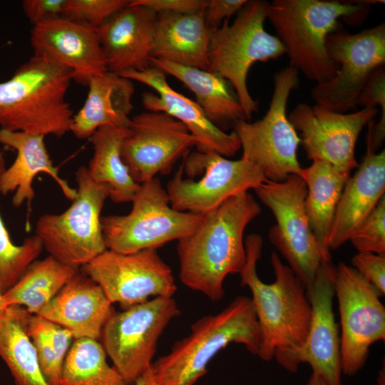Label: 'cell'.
Instances as JSON below:
<instances>
[{
    "label": "cell",
    "mask_w": 385,
    "mask_h": 385,
    "mask_svg": "<svg viewBox=\"0 0 385 385\" xmlns=\"http://www.w3.org/2000/svg\"><path fill=\"white\" fill-rule=\"evenodd\" d=\"M134 385H159V384L155 381L153 371L151 370V368H150L135 381Z\"/></svg>",
    "instance_id": "42"
},
{
    "label": "cell",
    "mask_w": 385,
    "mask_h": 385,
    "mask_svg": "<svg viewBox=\"0 0 385 385\" xmlns=\"http://www.w3.org/2000/svg\"><path fill=\"white\" fill-rule=\"evenodd\" d=\"M1 295H2V294H1V292H0V309H1Z\"/></svg>",
    "instance_id": "45"
},
{
    "label": "cell",
    "mask_w": 385,
    "mask_h": 385,
    "mask_svg": "<svg viewBox=\"0 0 385 385\" xmlns=\"http://www.w3.org/2000/svg\"><path fill=\"white\" fill-rule=\"evenodd\" d=\"M131 4L143 5L154 10L157 14L171 12L190 14L197 12L206 6L203 0H132Z\"/></svg>",
    "instance_id": "41"
},
{
    "label": "cell",
    "mask_w": 385,
    "mask_h": 385,
    "mask_svg": "<svg viewBox=\"0 0 385 385\" xmlns=\"http://www.w3.org/2000/svg\"><path fill=\"white\" fill-rule=\"evenodd\" d=\"M128 214L101 217L107 250L130 253L158 247L191 233L203 215L174 210L167 191L155 177L140 184Z\"/></svg>",
    "instance_id": "9"
},
{
    "label": "cell",
    "mask_w": 385,
    "mask_h": 385,
    "mask_svg": "<svg viewBox=\"0 0 385 385\" xmlns=\"http://www.w3.org/2000/svg\"><path fill=\"white\" fill-rule=\"evenodd\" d=\"M0 153H1V152H0Z\"/></svg>",
    "instance_id": "46"
},
{
    "label": "cell",
    "mask_w": 385,
    "mask_h": 385,
    "mask_svg": "<svg viewBox=\"0 0 385 385\" xmlns=\"http://www.w3.org/2000/svg\"><path fill=\"white\" fill-rule=\"evenodd\" d=\"M356 105L366 108L379 106L381 116L378 123L371 120L368 124L366 149L376 153L385 138V66H380L371 74L361 91Z\"/></svg>",
    "instance_id": "34"
},
{
    "label": "cell",
    "mask_w": 385,
    "mask_h": 385,
    "mask_svg": "<svg viewBox=\"0 0 385 385\" xmlns=\"http://www.w3.org/2000/svg\"><path fill=\"white\" fill-rule=\"evenodd\" d=\"M75 179L77 194L71 205L61 213L39 217L35 235L50 256L79 270L107 250L101 212L110 190L94 182L85 166L78 168Z\"/></svg>",
    "instance_id": "7"
},
{
    "label": "cell",
    "mask_w": 385,
    "mask_h": 385,
    "mask_svg": "<svg viewBox=\"0 0 385 385\" xmlns=\"http://www.w3.org/2000/svg\"><path fill=\"white\" fill-rule=\"evenodd\" d=\"M34 55L43 57L72 72L73 80L87 86L94 76L108 71L96 29L64 17L32 27Z\"/></svg>",
    "instance_id": "20"
},
{
    "label": "cell",
    "mask_w": 385,
    "mask_h": 385,
    "mask_svg": "<svg viewBox=\"0 0 385 385\" xmlns=\"http://www.w3.org/2000/svg\"><path fill=\"white\" fill-rule=\"evenodd\" d=\"M115 312L101 287L78 272L36 315L66 329L74 339L98 340Z\"/></svg>",
    "instance_id": "22"
},
{
    "label": "cell",
    "mask_w": 385,
    "mask_h": 385,
    "mask_svg": "<svg viewBox=\"0 0 385 385\" xmlns=\"http://www.w3.org/2000/svg\"><path fill=\"white\" fill-rule=\"evenodd\" d=\"M247 0H210L205 6V21L210 30L220 27L247 3Z\"/></svg>",
    "instance_id": "40"
},
{
    "label": "cell",
    "mask_w": 385,
    "mask_h": 385,
    "mask_svg": "<svg viewBox=\"0 0 385 385\" xmlns=\"http://www.w3.org/2000/svg\"><path fill=\"white\" fill-rule=\"evenodd\" d=\"M151 66L171 75L195 94L196 103L207 118L220 129L247 120L231 83L219 73L151 58Z\"/></svg>",
    "instance_id": "27"
},
{
    "label": "cell",
    "mask_w": 385,
    "mask_h": 385,
    "mask_svg": "<svg viewBox=\"0 0 385 385\" xmlns=\"http://www.w3.org/2000/svg\"><path fill=\"white\" fill-rule=\"evenodd\" d=\"M78 272V270L50 255L43 260H36L20 279L1 295V308L19 306L32 314H38Z\"/></svg>",
    "instance_id": "30"
},
{
    "label": "cell",
    "mask_w": 385,
    "mask_h": 385,
    "mask_svg": "<svg viewBox=\"0 0 385 385\" xmlns=\"http://www.w3.org/2000/svg\"><path fill=\"white\" fill-rule=\"evenodd\" d=\"M128 128L103 126L88 138L93 149L86 167L91 178L110 190L115 203L132 202L140 188L131 177L121 157V147Z\"/></svg>",
    "instance_id": "29"
},
{
    "label": "cell",
    "mask_w": 385,
    "mask_h": 385,
    "mask_svg": "<svg viewBox=\"0 0 385 385\" xmlns=\"http://www.w3.org/2000/svg\"><path fill=\"white\" fill-rule=\"evenodd\" d=\"M83 106L73 116L70 131L78 139H88L103 126L128 128L135 92L133 81L106 71L93 76L88 83Z\"/></svg>",
    "instance_id": "26"
},
{
    "label": "cell",
    "mask_w": 385,
    "mask_h": 385,
    "mask_svg": "<svg viewBox=\"0 0 385 385\" xmlns=\"http://www.w3.org/2000/svg\"><path fill=\"white\" fill-rule=\"evenodd\" d=\"M129 2L128 0H66L62 17L96 29Z\"/></svg>",
    "instance_id": "35"
},
{
    "label": "cell",
    "mask_w": 385,
    "mask_h": 385,
    "mask_svg": "<svg viewBox=\"0 0 385 385\" xmlns=\"http://www.w3.org/2000/svg\"><path fill=\"white\" fill-rule=\"evenodd\" d=\"M385 193V151L366 150L363 160L344 185L328 239L336 250L359 227Z\"/></svg>",
    "instance_id": "23"
},
{
    "label": "cell",
    "mask_w": 385,
    "mask_h": 385,
    "mask_svg": "<svg viewBox=\"0 0 385 385\" xmlns=\"http://www.w3.org/2000/svg\"><path fill=\"white\" fill-rule=\"evenodd\" d=\"M307 385H328L323 378L316 372H312Z\"/></svg>",
    "instance_id": "43"
},
{
    "label": "cell",
    "mask_w": 385,
    "mask_h": 385,
    "mask_svg": "<svg viewBox=\"0 0 385 385\" xmlns=\"http://www.w3.org/2000/svg\"><path fill=\"white\" fill-rule=\"evenodd\" d=\"M260 340L252 302L237 296L219 313L195 322L190 333L153 361L150 368L159 385H194L206 374L214 356L229 344H242L257 355Z\"/></svg>",
    "instance_id": "5"
},
{
    "label": "cell",
    "mask_w": 385,
    "mask_h": 385,
    "mask_svg": "<svg viewBox=\"0 0 385 385\" xmlns=\"http://www.w3.org/2000/svg\"><path fill=\"white\" fill-rule=\"evenodd\" d=\"M299 83V71L287 66L274 76L269 108L260 120H240L234 126L242 158L255 165L268 181L282 182L290 175L302 176L297 159L300 138L287 116L289 96Z\"/></svg>",
    "instance_id": "8"
},
{
    "label": "cell",
    "mask_w": 385,
    "mask_h": 385,
    "mask_svg": "<svg viewBox=\"0 0 385 385\" xmlns=\"http://www.w3.org/2000/svg\"><path fill=\"white\" fill-rule=\"evenodd\" d=\"M120 76L145 84L156 93L146 91L141 102L148 111L163 112L183 123L196 138V148L201 153L214 152L232 157L241 148L233 130L227 133L214 125L201 107L190 98L174 90L168 83L165 73L150 66L143 71H128Z\"/></svg>",
    "instance_id": "19"
},
{
    "label": "cell",
    "mask_w": 385,
    "mask_h": 385,
    "mask_svg": "<svg viewBox=\"0 0 385 385\" xmlns=\"http://www.w3.org/2000/svg\"><path fill=\"white\" fill-rule=\"evenodd\" d=\"M180 314L173 297H157L115 312L102 332L103 346L128 385L150 368L159 338Z\"/></svg>",
    "instance_id": "12"
},
{
    "label": "cell",
    "mask_w": 385,
    "mask_h": 385,
    "mask_svg": "<svg viewBox=\"0 0 385 385\" xmlns=\"http://www.w3.org/2000/svg\"><path fill=\"white\" fill-rule=\"evenodd\" d=\"M350 173L322 160L303 168L301 178L307 185L305 207L312 231L323 251L327 245L336 209Z\"/></svg>",
    "instance_id": "28"
},
{
    "label": "cell",
    "mask_w": 385,
    "mask_h": 385,
    "mask_svg": "<svg viewBox=\"0 0 385 385\" xmlns=\"http://www.w3.org/2000/svg\"><path fill=\"white\" fill-rule=\"evenodd\" d=\"M262 245V238L258 234L246 237V260L239 274L241 285L247 287L252 293L250 299L260 327L257 356L269 361L303 345L309 332L312 307L304 286L275 252L271 255L275 281L267 284L260 279L257 264Z\"/></svg>",
    "instance_id": "2"
},
{
    "label": "cell",
    "mask_w": 385,
    "mask_h": 385,
    "mask_svg": "<svg viewBox=\"0 0 385 385\" xmlns=\"http://www.w3.org/2000/svg\"><path fill=\"white\" fill-rule=\"evenodd\" d=\"M81 270L123 310L177 291L171 268L154 248L125 254L106 250Z\"/></svg>",
    "instance_id": "15"
},
{
    "label": "cell",
    "mask_w": 385,
    "mask_h": 385,
    "mask_svg": "<svg viewBox=\"0 0 385 385\" xmlns=\"http://www.w3.org/2000/svg\"><path fill=\"white\" fill-rule=\"evenodd\" d=\"M26 331L36 353L41 372L48 385H61L63 366L50 341L41 329L36 314L29 313Z\"/></svg>",
    "instance_id": "36"
},
{
    "label": "cell",
    "mask_w": 385,
    "mask_h": 385,
    "mask_svg": "<svg viewBox=\"0 0 385 385\" xmlns=\"http://www.w3.org/2000/svg\"><path fill=\"white\" fill-rule=\"evenodd\" d=\"M158 14L128 4L96 28L108 71L120 74L151 66V50Z\"/></svg>",
    "instance_id": "21"
},
{
    "label": "cell",
    "mask_w": 385,
    "mask_h": 385,
    "mask_svg": "<svg viewBox=\"0 0 385 385\" xmlns=\"http://www.w3.org/2000/svg\"><path fill=\"white\" fill-rule=\"evenodd\" d=\"M66 0H24L22 9L34 26L62 17Z\"/></svg>",
    "instance_id": "39"
},
{
    "label": "cell",
    "mask_w": 385,
    "mask_h": 385,
    "mask_svg": "<svg viewBox=\"0 0 385 385\" xmlns=\"http://www.w3.org/2000/svg\"><path fill=\"white\" fill-rule=\"evenodd\" d=\"M29 313L19 306L0 309V357L15 385H48L26 331Z\"/></svg>",
    "instance_id": "31"
},
{
    "label": "cell",
    "mask_w": 385,
    "mask_h": 385,
    "mask_svg": "<svg viewBox=\"0 0 385 385\" xmlns=\"http://www.w3.org/2000/svg\"><path fill=\"white\" fill-rule=\"evenodd\" d=\"M197 140L185 125L163 112L145 111L130 119L121 157L133 179L144 183L166 175Z\"/></svg>",
    "instance_id": "17"
},
{
    "label": "cell",
    "mask_w": 385,
    "mask_h": 385,
    "mask_svg": "<svg viewBox=\"0 0 385 385\" xmlns=\"http://www.w3.org/2000/svg\"><path fill=\"white\" fill-rule=\"evenodd\" d=\"M210 30L205 7L190 14L158 13L151 58L184 66L208 70Z\"/></svg>",
    "instance_id": "25"
},
{
    "label": "cell",
    "mask_w": 385,
    "mask_h": 385,
    "mask_svg": "<svg viewBox=\"0 0 385 385\" xmlns=\"http://www.w3.org/2000/svg\"><path fill=\"white\" fill-rule=\"evenodd\" d=\"M261 211L253 196L245 192L204 215L191 233L178 240L183 284L212 301L222 299L225 277L240 274L245 264V230Z\"/></svg>",
    "instance_id": "1"
},
{
    "label": "cell",
    "mask_w": 385,
    "mask_h": 385,
    "mask_svg": "<svg viewBox=\"0 0 385 385\" xmlns=\"http://www.w3.org/2000/svg\"><path fill=\"white\" fill-rule=\"evenodd\" d=\"M351 267L376 289L385 294V255L358 252L351 258Z\"/></svg>",
    "instance_id": "38"
},
{
    "label": "cell",
    "mask_w": 385,
    "mask_h": 385,
    "mask_svg": "<svg viewBox=\"0 0 385 385\" xmlns=\"http://www.w3.org/2000/svg\"><path fill=\"white\" fill-rule=\"evenodd\" d=\"M326 48L339 68L334 78L315 85L312 98L336 112L355 111L371 74L385 63L384 22L354 34L342 29L334 32L327 37Z\"/></svg>",
    "instance_id": "13"
},
{
    "label": "cell",
    "mask_w": 385,
    "mask_h": 385,
    "mask_svg": "<svg viewBox=\"0 0 385 385\" xmlns=\"http://www.w3.org/2000/svg\"><path fill=\"white\" fill-rule=\"evenodd\" d=\"M45 136L0 129V145L16 151L13 163L0 176V192H14L12 204L19 207L25 202L30 207L35 196L33 182L37 174L45 173L58 184L63 195L73 200L76 189L69 185L53 165L44 143Z\"/></svg>",
    "instance_id": "24"
},
{
    "label": "cell",
    "mask_w": 385,
    "mask_h": 385,
    "mask_svg": "<svg viewBox=\"0 0 385 385\" xmlns=\"http://www.w3.org/2000/svg\"><path fill=\"white\" fill-rule=\"evenodd\" d=\"M334 287L342 327V371L353 376L365 364L370 346L385 340V308L374 285L344 262L335 266Z\"/></svg>",
    "instance_id": "14"
},
{
    "label": "cell",
    "mask_w": 385,
    "mask_h": 385,
    "mask_svg": "<svg viewBox=\"0 0 385 385\" xmlns=\"http://www.w3.org/2000/svg\"><path fill=\"white\" fill-rule=\"evenodd\" d=\"M73 80L68 68L33 55L0 82V129L61 138L71 130L66 96Z\"/></svg>",
    "instance_id": "4"
},
{
    "label": "cell",
    "mask_w": 385,
    "mask_h": 385,
    "mask_svg": "<svg viewBox=\"0 0 385 385\" xmlns=\"http://www.w3.org/2000/svg\"><path fill=\"white\" fill-rule=\"evenodd\" d=\"M376 385H385V371L384 366L383 369L379 371V374L377 379Z\"/></svg>",
    "instance_id": "44"
},
{
    "label": "cell",
    "mask_w": 385,
    "mask_h": 385,
    "mask_svg": "<svg viewBox=\"0 0 385 385\" xmlns=\"http://www.w3.org/2000/svg\"><path fill=\"white\" fill-rule=\"evenodd\" d=\"M61 385H128L106 360L98 340L74 339L63 362Z\"/></svg>",
    "instance_id": "32"
},
{
    "label": "cell",
    "mask_w": 385,
    "mask_h": 385,
    "mask_svg": "<svg viewBox=\"0 0 385 385\" xmlns=\"http://www.w3.org/2000/svg\"><path fill=\"white\" fill-rule=\"evenodd\" d=\"M167 184L170 206L180 212L204 215L228 198L267 181L253 163L231 160L214 152L187 153Z\"/></svg>",
    "instance_id": "10"
},
{
    "label": "cell",
    "mask_w": 385,
    "mask_h": 385,
    "mask_svg": "<svg viewBox=\"0 0 385 385\" xmlns=\"http://www.w3.org/2000/svg\"><path fill=\"white\" fill-rule=\"evenodd\" d=\"M260 201L273 213L276 224L268 237L289 267L308 289L323 260H332L314 237L307 217V185L299 175L282 182L266 181L254 189Z\"/></svg>",
    "instance_id": "11"
},
{
    "label": "cell",
    "mask_w": 385,
    "mask_h": 385,
    "mask_svg": "<svg viewBox=\"0 0 385 385\" xmlns=\"http://www.w3.org/2000/svg\"><path fill=\"white\" fill-rule=\"evenodd\" d=\"M378 111L363 108L345 113L319 104L300 103L289 113L288 119L299 132L300 143L309 160L325 161L350 173L359 166L355 157L358 137Z\"/></svg>",
    "instance_id": "18"
},
{
    "label": "cell",
    "mask_w": 385,
    "mask_h": 385,
    "mask_svg": "<svg viewBox=\"0 0 385 385\" xmlns=\"http://www.w3.org/2000/svg\"><path fill=\"white\" fill-rule=\"evenodd\" d=\"M349 241L359 252L385 255V195L351 236Z\"/></svg>",
    "instance_id": "37"
},
{
    "label": "cell",
    "mask_w": 385,
    "mask_h": 385,
    "mask_svg": "<svg viewBox=\"0 0 385 385\" xmlns=\"http://www.w3.org/2000/svg\"><path fill=\"white\" fill-rule=\"evenodd\" d=\"M5 168V158L1 153L0 176ZM43 250L41 241L36 235L26 237L20 245H15L0 215V292L2 294L20 279Z\"/></svg>",
    "instance_id": "33"
},
{
    "label": "cell",
    "mask_w": 385,
    "mask_h": 385,
    "mask_svg": "<svg viewBox=\"0 0 385 385\" xmlns=\"http://www.w3.org/2000/svg\"><path fill=\"white\" fill-rule=\"evenodd\" d=\"M334 270L332 260H323L312 285L306 289L312 315L303 345L274 359L289 372H296L300 364L307 363L328 385H342L340 337L333 311Z\"/></svg>",
    "instance_id": "16"
},
{
    "label": "cell",
    "mask_w": 385,
    "mask_h": 385,
    "mask_svg": "<svg viewBox=\"0 0 385 385\" xmlns=\"http://www.w3.org/2000/svg\"><path fill=\"white\" fill-rule=\"evenodd\" d=\"M377 3L384 1L274 0L267 19L286 48L289 66L320 83L334 78L339 68L326 48L327 37L342 29L339 19L359 24Z\"/></svg>",
    "instance_id": "3"
},
{
    "label": "cell",
    "mask_w": 385,
    "mask_h": 385,
    "mask_svg": "<svg viewBox=\"0 0 385 385\" xmlns=\"http://www.w3.org/2000/svg\"><path fill=\"white\" fill-rule=\"evenodd\" d=\"M269 2L251 0L240 9L235 19H229L210 30L209 68L227 80L234 88L247 120L259 110V102L250 95L247 78L256 62L275 60L287 51L276 36L265 29Z\"/></svg>",
    "instance_id": "6"
}]
</instances>
